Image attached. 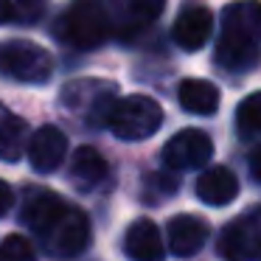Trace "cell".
<instances>
[{
	"instance_id": "1",
	"label": "cell",
	"mask_w": 261,
	"mask_h": 261,
	"mask_svg": "<svg viewBox=\"0 0 261 261\" xmlns=\"http://www.w3.org/2000/svg\"><path fill=\"white\" fill-rule=\"evenodd\" d=\"M20 219L57 258H73L90 242V222L85 211L68 205L48 188H31L25 194Z\"/></svg>"
},
{
	"instance_id": "2",
	"label": "cell",
	"mask_w": 261,
	"mask_h": 261,
	"mask_svg": "<svg viewBox=\"0 0 261 261\" xmlns=\"http://www.w3.org/2000/svg\"><path fill=\"white\" fill-rule=\"evenodd\" d=\"M163 124V110L149 96H126L113 104L107 124L115 138L121 141H146Z\"/></svg>"
},
{
	"instance_id": "3",
	"label": "cell",
	"mask_w": 261,
	"mask_h": 261,
	"mask_svg": "<svg viewBox=\"0 0 261 261\" xmlns=\"http://www.w3.org/2000/svg\"><path fill=\"white\" fill-rule=\"evenodd\" d=\"M62 40L79 51L98 48L110 34V14L101 0H73L62 14Z\"/></svg>"
},
{
	"instance_id": "4",
	"label": "cell",
	"mask_w": 261,
	"mask_h": 261,
	"mask_svg": "<svg viewBox=\"0 0 261 261\" xmlns=\"http://www.w3.org/2000/svg\"><path fill=\"white\" fill-rule=\"evenodd\" d=\"M0 73L25 85H42L54 73V59L37 42L12 40L0 45Z\"/></svg>"
},
{
	"instance_id": "5",
	"label": "cell",
	"mask_w": 261,
	"mask_h": 261,
	"mask_svg": "<svg viewBox=\"0 0 261 261\" xmlns=\"http://www.w3.org/2000/svg\"><path fill=\"white\" fill-rule=\"evenodd\" d=\"M115 104V85L98 79H82L62 90V107L76 113L90 124H107V115Z\"/></svg>"
},
{
	"instance_id": "6",
	"label": "cell",
	"mask_w": 261,
	"mask_h": 261,
	"mask_svg": "<svg viewBox=\"0 0 261 261\" xmlns=\"http://www.w3.org/2000/svg\"><path fill=\"white\" fill-rule=\"evenodd\" d=\"M216 250L225 261H258L261 258V205L236 216L222 230Z\"/></svg>"
},
{
	"instance_id": "7",
	"label": "cell",
	"mask_w": 261,
	"mask_h": 261,
	"mask_svg": "<svg viewBox=\"0 0 261 261\" xmlns=\"http://www.w3.org/2000/svg\"><path fill=\"white\" fill-rule=\"evenodd\" d=\"M214 154V143L202 129H182L163 146V163L171 171L202 169Z\"/></svg>"
},
{
	"instance_id": "8",
	"label": "cell",
	"mask_w": 261,
	"mask_h": 261,
	"mask_svg": "<svg viewBox=\"0 0 261 261\" xmlns=\"http://www.w3.org/2000/svg\"><path fill=\"white\" fill-rule=\"evenodd\" d=\"M25 152H29L31 169L40 171V174H48V171L62 166L65 154H68V138L59 126H42L29 138Z\"/></svg>"
},
{
	"instance_id": "9",
	"label": "cell",
	"mask_w": 261,
	"mask_h": 261,
	"mask_svg": "<svg viewBox=\"0 0 261 261\" xmlns=\"http://www.w3.org/2000/svg\"><path fill=\"white\" fill-rule=\"evenodd\" d=\"M258 57H261L258 42L222 29V37H219L216 51H214V62L222 70H227V73H244V70L258 65Z\"/></svg>"
},
{
	"instance_id": "10",
	"label": "cell",
	"mask_w": 261,
	"mask_h": 261,
	"mask_svg": "<svg viewBox=\"0 0 261 261\" xmlns=\"http://www.w3.org/2000/svg\"><path fill=\"white\" fill-rule=\"evenodd\" d=\"M208 233V222L191 214H180L169 222V250L180 258H191L205 247Z\"/></svg>"
},
{
	"instance_id": "11",
	"label": "cell",
	"mask_w": 261,
	"mask_h": 261,
	"mask_svg": "<svg viewBox=\"0 0 261 261\" xmlns=\"http://www.w3.org/2000/svg\"><path fill=\"white\" fill-rule=\"evenodd\" d=\"M124 253L132 261H163V239L152 219H135L126 227L124 236Z\"/></svg>"
},
{
	"instance_id": "12",
	"label": "cell",
	"mask_w": 261,
	"mask_h": 261,
	"mask_svg": "<svg viewBox=\"0 0 261 261\" xmlns=\"http://www.w3.org/2000/svg\"><path fill=\"white\" fill-rule=\"evenodd\" d=\"M211 25H214V17H211L208 9L199 6V3H191L174 20V42L186 51H197L211 37Z\"/></svg>"
},
{
	"instance_id": "13",
	"label": "cell",
	"mask_w": 261,
	"mask_h": 261,
	"mask_svg": "<svg viewBox=\"0 0 261 261\" xmlns=\"http://www.w3.org/2000/svg\"><path fill=\"white\" fill-rule=\"evenodd\" d=\"M236 194H239V180L230 169H225V166H214V169L202 171L199 180H197V197L202 199L205 205H214V208L233 202Z\"/></svg>"
},
{
	"instance_id": "14",
	"label": "cell",
	"mask_w": 261,
	"mask_h": 261,
	"mask_svg": "<svg viewBox=\"0 0 261 261\" xmlns=\"http://www.w3.org/2000/svg\"><path fill=\"white\" fill-rule=\"evenodd\" d=\"M166 0H113V23L124 31L146 29L160 17Z\"/></svg>"
},
{
	"instance_id": "15",
	"label": "cell",
	"mask_w": 261,
	"mask_h": 261,
	"mask_svg": "<svg viewBox=\"0 0 261 261\" xmlns=\"http://www.w3.org/2000/svg\"><path fill=\"white\" fill-rule=\"evenodd\" d=\"M222 29L242 34L261 45V3L258 0H236L222 14Z\"/></svg>"
},
{
	"instance_id": "16",
	"label": "cell",
	"mask_w": 261,
	"mask_h": 261,
	"mask_svg": "<svg viewBox=\"0 0 261 261\" xmlns=\"http://www.w3.org/2000/svg\"><path fill=\"white\" fill-rule=\"evenodd\" d=\"M29 146V126L6 104H0V160L17 163Z\"/></svg>"
},
{
	"instance_id": "17",
	"label": "cell",
	"mask_w": 261,
	"mask_h": 261,
	"mask_svg": "<svg viewBox=\"0 0 261 261\" xmlns=\"http://www.w3.org/2000/svg\"><path fill=\"white\" fill-rule=\"evenodd\" d=\"M177 101L194 115H214L219 110V90L205 79H186L177 87Z\"/></svg>"
},
{
	"instance_id": "18",
	"label": "cell",
	"mask_w": 261,
	"mask_h": 261,
	"mask_svg": "<svg viewBox=\"0 0 261 261\" xmlns=\"http://www.w3.org/2000/svg\"><path fill=\"white\" fill-rule=\"evenodd\" d=\"M104 177H107V160L93 146L76 149L70 158V180L76 182V188H82V191L96 188L98 182H104Z\"/></svg>"
},
{
	"instance_id": "19",
	"label": "cell",
	"mask_w": 261,
	"mask_h": 261,
	"mask_svg": "<svg viewBox=\"0 0 261 261\" xmlns=\"http://www.w3.org/2000/svg\"><path fill=\"white\" fill-rule=\"evenodd\" d=\"M236 126L244 138L261 135V90L250 93L236 110Z\"/></svg>"
},
{
	"instance_id": "20",
	"label": "cell",
	"mask_w": 261,
	"mask_h": 261,
	"mask_svg": "<svg viewBox=\"0 0 261 261\" xmlns=\"http://www.w3.org/2000/svg\"><path fill=\"white\" fill-rule=\"evenodd\" d=\"M177 177L169 171H152L143 177V199L146 202H158V199H169L171 194H177Z\"/></svg>"
},
{
	"instance_id": "21",
	"label": "cell",
	"mask_w": 261,
	"mask_h": 261,
	"mask_svg": "<svg viewBox=\"0 0 261 261\" xmlns=\"http://www.w3.org/2000/svg\"><path fill=\"white\" fill-rule=\"evenodd\" d=\"M34 244L20 233H12L0 242V261H34Z\"/></svg>"
},
{
	"instance_id": "22",
	"label": "cell",
	"mask_w": 261,
	"mask_h": 261,
	"mask_svg": "<svg viewBox=\"0 0 261 261\" xmlns=\"http://www.w3.org/2000/svg\"><path fill=\"white\" fill-rule=\"evenodd\" d=\"M14 205V191L6 180H0V216H6Z\"/></svg>"
},
{
	"instance_id": "23",
	"label": "cell",
	"mask_w": 261,
	"mask_h": 261,
	"mask_svg": "<svg viewBox=\"0 0 261 261\" xmlns=\"http://www.w3.org/2000/svg\"><path fill=\"white\" fill-rule=\"evenodd\" d=\"M250 174L261 182V143L253 149V152H250Z\"/></svg>"
},
{
	"instance_id": "24",
	"label": "cell",
	"mask_w": 261,
	"mask_h": 261,
	"mask_svg": "<svg viewBox=\"0 0 261 261\" xmlns=\"http://www.w3.org/2000/svg\"><path fill=\"white\" fill-rule=\"evenodd\" d=\"M14 17H17L14 3H12V0H0V25L9 23V20H14Z\"/></svg>"
},
{
	"instance_id": "25",
	"label": "cell",
	"mask_w": 261,
	"mask_h": 261,
	"mask_svg": "<svg viewBox=\"0 0 261 261\" xmlns=\"http://www.w3.org/2000/svg\"><path fill=\"white\" fill-rule=\"evenodd\" d=\"M14 3L23 9L25 17H34V14L40 12V6H42V0H14Z\"/></svg>"
}]
</instances>
